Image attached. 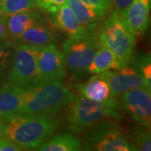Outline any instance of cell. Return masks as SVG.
<instances>
[{
    "label": "cell",
    "mask_w": 151,
    "mask_h": 151,
    "mask_svg": "<svg viewBox=\"0 0 151 151\" xmlns=\"http://www.w3.org/2000/svg\"><path fill=\"white\" fill-rule=\"evenodd\" d=\"M36 8L35 0H2V15H9Z\"/></svg>",
    "instance_id": "20"
},
{
    "label": "cell",
    "mask_w": 151,
    "mask_h": 151,
    "mask_svg": "<svg viewBox=\"0 0 151 151\" xmlns=\"http://www.w3.org/2000/svg\"><path fill=\"white\" fill-rule=\"evenodd\" d=\"M113 69L118 70V60L116 55L112 50L100 45L88 66L87 73L99 74Z\"/></svg>",
    "instance_id": "19"
},
{
    "label": "cell",
    "mask_w": 151,
    "mask_h": 151,
    "mask_svg": "<svg viewBox=\"0 0 151 151\" xmlns=\"http://www.w3.org/2000/svg\"><path fill=\"white\" fill-rule=\"evenodd\" d=\"M9 40V35L7 27V16L0 15V41Z\"/></svg>",
    "instance_id": "27"
},
{
    "label": "cell",
    "mask_w": 151,
    "mask_h": 151,
    "mask_svg": "<svg viewBox=\"0 0 151 151\" xmlns=\"http://www.w3.org/2000/svg\"><path fill=\"white\" fill-rule=\"evenodd\" d=\"M6 126H7V120L3 118H0V138L5 137Z\"/></svg>",
    "instance_id": "29"
},
{
    "label": "cell",
    "mask_w": 151,
    "mask_h": 151,
    "mask_svg": "<svg viewBox=\"0 0 151 151\" xmlns=\"http://www.w3.org/2000/svg\"><path fill=\"white\" fill-rule=\"evenodd\" d=\"M67 0H35L36 7L43 9L49 14L53 13L60 7L66 4Z\"/></svg>",
    "instance_id": "24"
},
{
    "label": "cell",
    "mask_w": 151,
    "mask_h": 151,
    "mask_svg": "<svg viewBox=\"0 0 151 151\" xmlns=\"http://www.w3.org/2000/svg\"><path fill=\"white\" fill-rule=\"evenodd\" d=\"M1 6H2V0H0V15H2V14H1Z\"/></svg>",
    "instance_id": "30"
},
{
    "label": "cell",
    "mask_w": 151,
    "mask_h": 151,
    "mask_svg": "<svg viewBox=\"0 0 151 151\" xmlns=\"http://www.w3.org/2000/svg\"><path fill=\"white\" fill-rule=\"evenodd\" d=\"M81 150V140L69 133H63L48 139L36 149L39 151H79Z\"/></svg>",
    "instance_id": "18"
},
{
    "label": "cell",
    "mask_w": 151,
    "mask_h": 151,
    "mask_svg": "<svg viewBox=\"0 0 151 151\" xmlns=\"http://www.w3.org/2000/svg\"><path fill=\"white\" fill-rule=\"evenodd\" d=\"M122 106L140 127L150 129V90L144 87L130 89L121 96Z\"/></svg>",
    "instance_id": "9"
},
{
    "label": "cell",
    "mask_w": 151,
    "mask_h": 151,
    "mask_svg": "<svg viewBox=\"0 0 151 151\" xmlns=\"http://www.w3.org/2000/svg\"><path fill=\"white\" fill-rule=\"evenodd\" d=\"M43 24H38L25 29L13 40L20 44L32 45H49L56 41V36L51 28Z\"/></svg>",
    "instance_id": "17"
},
{
    "label": "cell",
    "mask_w": 151,
    "mask_h": 151,
    "mask_svg": "<svg viewBox=\"0 0 151 151\" xmlns=\"http://www.w3.org/2000/svg\"><path fill=\"white\" fill-rule=\"evenodd\" d=\"M87 5L106 14L112 5V0H81Z\"/></svg>",
    "instance_id": "25"
},
{
    "label": "cell",
    "mask_w": 151,
    "mask_h": 151,
    "mask_svg": "<svg viewBox=\"0 0 151 151\" xmlns=\"http://www.w3.org/2000/svg\"><path fill=\"white\" fill-rule=\"evenodd\" d=\"M37 67L41 81H61L66 75L65 57L54 45H35Z\"/></svg>",
    "instance_id": "8"
},
{
    "label": "cell",
    "mask_w": 151,
    "mask_h": 151,
    "mask_svg": "<svg viewBox=\"0 0 151 151\" xmlns=\"http://www.w3.org/2000/svg\"><path fill=\"white\" fill-rule=\"evenodd\" d=\"M66 4L74 12L81 25L90 32L94 31L105 15V13L87 5L81 0H67Z\"/></svg>",
    "instance_id": "16"
},
{
    "label": "cell",
    "mask_w": 151,
    "mask_h": 151,
    "mask_svg": "<svg viewBox=\"0 0 151 151\" xmlns=\"http://www.w3.org/2000/svg\"><path fill=\"white\" fill-rule=\"evenodd\" d=\"M14 42L11 40L0 41V74L5 71L12 63Z\"/></svg>",
    "instance_id": "23"
},
{
    "label": "cell",
    "mask_w": 151,
    "mask_h": 151,
    "mask_svg": "<svg viewBox=\"0 0 151 151\" xmlns=\"http://www.w3.org/2000/svg\"><path fill=\"white\" fill-rule=\"evenodd\" d=\"M86 130L81 144L84 150H134L121 127L113 121L106 119Z\"/></svg>",
    "instance_id": "5"
},
{
    "label": "cell",
    "mask_w": 151,
    "mask_h": 151,
    "mask_svg": "<svg viewBox=\"0 0 151 151\" xmlns=\"http://www.w3.org/2000/svg\"><path fill=\"white\" fill-rule=\"evenodd\" d=\"M11 65L8 80L13 85L27 89L40 82L35 45L14 43Z\"/></svg>",
    "instance_id": "7"
},
{
    "label": "cell",
    "mask_w": 151,
    "mask_h": 151,
    "mask_svg": "<svg viewBox=\"0 0 151 151\" xmlns=\"http://www.w3.org/2000/svg\"><path fill=\"white\" fill-rule=\"evenodd\" d=\"M66 107L65 121L68 129L77 133L106 119L123 118L120 103L113 96L105 102H95L79 95Z\"/></svg>",
    "instance_id": "2"
},
{
    "label": "cell",
    "mask_w": 151,
    "mask_h": 151,
    "mask_svg": "<svg viewBox=\"0 0 151 151\" xmlns=\"http://www.w3.org/2000/svg\"><path fill=\"white\" fill-rule=\"evenodd\" d=\"M24 150L20 146L17 145L7 137L0 138V151H19Z\"/></svg>",
    "instance_id": "26"
},
{
    "label": "cell",
    "mask_w": 151,
    "mask_h": 151,
    "mask_svg": "<svg viewBox=\"0 0 151 151\" xmlns=\"http://www.w3.org/2000/svg\"><path fill=\"white\" fill-rule=\"evenodd\" d=\"M74 87L81 96L95 102H105L112 97L108 82L97 74L85 83L76 84Z\"/></svg>",
    "instance_id": "15"
},
{
    "label": "cell",
    "mask_w": 151,
    "mask_h": 151,
    "mask_svg": "<svg viewBox=\"0 0 151 151\" xmlns=\"http://www.w3.org/2000/svg\"><path fill=\"white\" fill-rule=\"evenodd\" d=\"M97 36L101 45L116 55L118 70L129 64L134 57L135 36L124 23L119 11L115 10L105 20Z\"/></svg>",
    "instance_id": "4"
},
{
    "label": "cell",
    "mask_w": 151,
    "mask_h": 151,
    "mask_svg": "<svg viewBox=\"0 0 151 151\" xmlns=\"http://www.w3.org/2000/svg\"><path fill=\"white\" fill-rule=\"evenodd\" d=\"M150 129L142 127L139 129H137L133 135V141L131 143L134 150L150 151L151 139Z\"/></svg>",
    "instance_id": "21"
},
{
    "label": "cell",
    "mask_w": 151,
    "mask_h": 151,
    "mask_svg": "<svg viewBox=\"0 0 151 151\" xmlns=\"http://www.w3.org/2000/svg\"><path fill=\"white\" fill-rule=\"evenodd\" d=\"M133 64V68L138 70L143 77L145 78L147 85L151 87V61L150 55H143L139 58L134 59L132 58L131 61Z\"/></svg>",
    "instance_id": "22"
},
{
    "label": "cell",
    "mask_w": 151,
    "mask_h": 151,
    "mask_svg": "<svg viewBox=\"0 0 151 151\" xmlns=\"http://www.w3.org/2000/svg\"><path fill=\"white\" fill-rule=\"evenodd\" d=\"M108 82L113 97H120L124 92L136 87H144L150 90L145 78L140 73L133 67L125 65L118 71L107 70L97 74Z\"/></svg>",
    "instance_id": "10"
},
{
    "label": "cell",
    "mask_w": 151,
    "mask_h": 151,
    "mask_svg": "<svg viewBox=\"0 0 151 151\" xmlns=\"http://www.w3.org/2000/svg\"><path fill=\"white\" fill-rule=\"evenodd\" d=\"M24 89L7 81L0 88V118L9 120L19 115Z\"/></svg>",
    "instance_id": "13"
},
{
    "label": "cell",
    "mask_w": 151,
    "mask_h": 151,
    "mask_svg": "<svg viewBox=\"0 0 151 151\" xmlns=\"http://www.w3.org/2000/svg\"><path fill=\"white\" fill-rule=\"evenodd\" d=\"M6 16L9 40H13L29 28L46 24L43 15L38 11H34V9L23 11Z\"/></svg>",
    "instance_id": "14"
},
{
    "label": "cell",
    "mask_w": 151,
    "mask_h": 151,
    "mask_svg": "<svg viewBox=\"0 0 151 151\" xmlns=\"http://www.w3.org/2000/svg\"><path fill=\"white\" fill-rule=\"evenodd\" d=\"M59 127L53 116L19 115L7 120L5 137L23 150H35L51 137Z\"/></svg>",
    "instance_id": "3"
},
{
    "label": "cell",
    "mask_w": 151,
    "mask_h": 151,
    "mask_svg": "<svg viewBox=\"0 0 151 151\" xmlns=\"http://www.w3.org/2000/svg\"><path fill=\"white\" fill-rule=\"evenodd\" d=\"M75 97L61 81H41L24 89L18 116H54Z\"/></svg>",
    "instance_id": "1"
},
{
    "label": "cell",
    "mask_w": 151,
    "mask_h": 151,
    "mask_svg": "<svg viewBox=\"0 0 151 151\" xmlns=\"http://www.w3.org/2000/svg\"><path fill=\"white\" fill-rule=\"evenodd\" d=\"M50 15L55 26L69 35L70 37H80L90 32L80 24L74 12L66 4L60 6Z\"/></svg>",
    "instance_id": "12"
},
{
    "label": "cell",
    "mask_w": 151,
    "mask_h": 151,
    "mask_svg": "<svg viewBox=\"0 0 151 151\" xmlns=\"http://www.w3.org/2000/svg\"><path fill=\"white\" fill-rule=\"evenodd\" d=\"M97 34L89 32L80 37H69L62 45L65 66L74 79H81L87 73L97 50L100 46Z\"/></svg>",
    "instance_id": "6"
},
{
    "label": "cell",
    "mask_w": 151,
    "mask_h": 151,
    "mask_svg": "<svg viewBox=\"0 0 151 151\" xmlns=\"http://www.w3.org/2000/svg\"><path fill=\"white\" fill-rule=\"evenodd\" d=\"M150 0H133L124 10L120 12L126 26L134 36L144 35L150 23Z\"/></svg>",
    "instance_id": "11"
},
{
    "label": "cell",
    "mask_w": 151,
    "mask_h": 151,
    "mask_svg": "<svg viewBox=\"0 0 151 151\" xmlns=\"http://www.w3.org/2000/svg\"><path fill=\"white\" fill-rule=\"evenodd\" d=\"M133 0H113V4L116 7V10L122 12L129 5Z\"/></svg>",
    "instance_id": "28"
}]
</instances>
